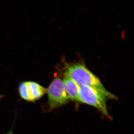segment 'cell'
Here are the masks:
<instances>
[{
    "mask_svg": "<svg viewBox=\"0 0 134 134\" xmlns=\"http://www.w3.org/2000/svg\"><path fill=\"white\" fill-rule=\"evenodd\" d=\"M47 92L48 104L51 109L64 105L70 99L64 88L63 81L58 77H55L50 84Z\"/></svg>",
    "mask_w": 134,
    "mask_h": 134,
    "instance_id": "obj_3",
    "label": "cell"
},
{
    "mask_svg": "<svg viewBox=\"0 0 134 134\" xmlns=\"http://www.w3.org/2000/svg\"><path fill=\"white\" fill-rule=\"evenodd\" d=\"M31 93L35 101L42 97L47 92L46 89L40 85L34 82H28Z\"/></svg>",
    "mask_w": 134,
    "mask_h": 134,
    "instance_id": "obj_5",
    "label": "cell"
},
{
    "mask_svg": "<svg viewBox=\"0 0 134 134\" xmlns=\"http://www.w3.org/2000/svg\"><path fill=\"white\" fill-rule=\"evenodd\" d=\"M6 134H13V133H12V131H10L8 133Z\"/></svg>",
    "mask_w": 134,
    "mask_h": 134,
    "instance_id": "obj_7",
    "label": "cell"
},
{
    "mask_svg": "<svg viewBox=\"0 0 134 134\" xmlns=\"http://www.w3.org/2000/svg\"><path fill=\"white\" fill-rule=\"evenodd\" d=\"M63 81L64 88L69 98L79 101L81 86L66 75Z\"/></svg>",
    "mask_w": 134,
    "mask_h": 134,
    "instance_id": "obj_4",
    "label": "cell"
},
{
    "mask_svg": "<svg viewBox=\"0 0 134 134\" xmlns=\"http://www.w3.org/2000/svg\"><path fill=\"white\" fill-rule=\"evenodd\" d=\"M65 75L80 86L84 85L96 89L106 99H117L116 96L105 89L98 77L83 65L77 63L69 66Z\"/></svg>",
    "mask_w": 134,
    "mask_h": 134,
    "instance_id": "obj_1",
    "label": "cell"
},
{
    "mask_svg": "<svg viewBox=\"0 0 134 134\" xmlns=\"http://www.w3.org/2000/svg\"><path fill=\"white\" fill-rule=\"evenodd\" d=\"M19 92L22 98L29 101H34L31 93L28 82H25L20 84Z\"/></svg>",
    "mask_w": 134,
    "mask_h": 134,
    "instance_id": "obj_6",
    "label": "cell"
},
{
    "mask_svg": "<svg viewBox=\"0 0 134 134\" xmlns=\"http://www.w3.org/2000/svg\"><path fill=\"white\" fill-rule=\"evenodd\" d=\"M106 99L96 89L90 86H81L79 102L95 107L104 115L109 117Z\"/></svg>",
    "mask_w": 134,
    "mask_h": 134,
    "instance_id": "obj_2",
    "label": "cell"
}]
</instances>
